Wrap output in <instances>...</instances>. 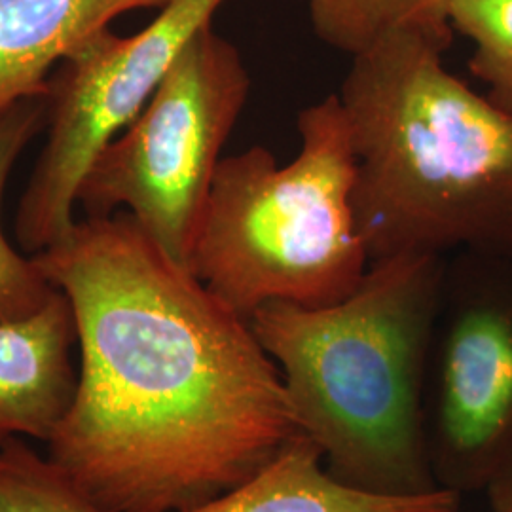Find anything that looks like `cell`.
<instances>
[{"label":"cell","instance_id":"10","mask_svg":"<svg viewBox=\"0 0 512 512\" xmlns=\"http://www.w3.org/2000/svg\"><path fill=\"white\" fill-rule=\"evenodd\" d=\"M459 499L448 490L391 497L351 488L330 473L321 450L300 435L253 475L183 512H412L452 507Z\"/></svg>","mask_w":512,"mask_h":512},{"label":"cell","instance_id":"16","mask_svg":"<svg viewBox=\"0 0 512 512\" xmlns=\"http://www.w3.org/2000/svg\"><path fill=\"white\" fill-rule=\"evenodd\" d=\"M412 512H463L459 509V505H452V507H442V509H427V511H412Z\"/></svg>","mask_w":512,"mask_h":512},{"label":"cell","instance_id":"7","mask_svg":"<svg viewBox=\"0 0 512 512\" xmlns=\"http://www.w3.org/2000/svg\"><path fill=\"white\" fill-rule=\"evenodd\" d=\"M423 429L442 490L484 492L512 458V260L461 251L446 266Z\"/></svg>","mask_w":512,"mask_h":512},{"label":"cell","instance_id":"4","mask_svg":"<svg viewBox=\"0 0 512 512\" xmlns=\"http://www.w3.org/2000/svg\"><path fill=\"white\" fill-rule=\"evenodd\" d=\"M298 135L289 164L264 147L220 160L190 256V272L247 321L268 302L334 304L370 266L353 207L357 152L340 97L302 110Z\"/></svg>","mask_w":512,"mask_h":512},{"label":"cell","instance_id":"9","mask_svg":"<svg viewBox=\"0 0 512 512\" xmlns=\"http://www.w3.org/2000/svg\"><path fill=\"white\" fill-rule=\"evenodd\" d=\"M171 0H0V114L50 93V73L110 21Z\"/></svg>","mask_w":512,"mask_h":512},{"label":"cell","instance_id":"13","mask_svg":"<svg viewBox=\"0 0 512 512\" xmlns=\"http://www.w3.org/2000/svg\"><path fill=\"white\" fill-rule=\"evenodd\" d=\"M0 512H103L50 456L25 439L0 450Z\"/></svg>","mask_w":512,"mask_h":512},{"label":"cell","instance_id":"11","mask_svg":"<svg viewBox=\"0 0 512 512\" xmlns=\"http://www.w3.org/2000/svg\"><path fill=\"white\" fill-rule=\"evenodd\" d=\"M48 112V95H42L23 99L0 114V325L33 317L57 293L35 256L16 251L2 230L6 183L21 152L48 126Z\"/></svg>","mask_w":512,"mask_h":512},{"label":"cell","instance_id":"6","mask_svg":"<svg viewBox=\"0 0 512 512\" xmlns=\"http://www.w3.org/2000/svg\"><path fill=\"white\" fill-rule=\"evenodd\" d=\"M226 0H171L143 31L97 33L50 78L48 141L16 215L23 253L38 255L74 222L80 184L99 152L147 107L184 44Z\"/></svg>","mask_w":512,"mask_h":512},{"label":"cell","instance_id":"15","mask_svg":"<svg viewBox=\"0 0 512 512\" xmlns=\"http://www.w3.org/2000/svg\"><path fill=\"white\" fill-rule=\"evenodd\" d=\"M490 512H512V458L484 490Z\"/></svg>","mask_w":512,"mask_h":512},{"label":"cell","instance_id":"8","mask_svg":"<svg viewBox=\"0 0 512 512\" xmlns=\"http://www.w3.org/2000/svg\"><path fill=\"white\" fill-rule=\"evenodd\" d=\"M74 349L73 310L61 291L33 317L0 325V450L54 435L76 389Z\"/></svg>","mask_w":512,"mask_h":512},{"label":"cell","instance_id":"14","mask_svg":"<svg viewBox=\"0 0 512 512\" xmlns=\"http://www.w3.org/2000/svg\"><path fill=\"white\" fill-rule=\"evenodd\" d=\"M448 21L473 44L469 69L486 97L512 116V0H452Z\"/></svg>","mask_w":512,"mask_h":512},{"label":"cell","instance_id":"2","mask_svg":"<svg viewBox=\"0 0 512 512\" xmlns=\"http://www.w3.org/2000/svg\"><path fill=\"white\" fill-rule=\"evenodd\" d=\"M452 38L399 29L351 57L338 97L370 262L450 251L512 260V116L446 69Z\"/></svg>","mask_w":512,"mask_h":512},{"label":"cell","instance_id":"3","mask_svg":"<svg viewBox=\"0 0 512 512\" xmlns=\"http://www.w3.org/2000/svg\"><path fill=\"white\" fill-rule=\"evenodd\" d=\"M446 266L433 253L387 256L334 304L268 302L249 319L302 435L351 488L391 497L442 490L423 397Z\"/></svg>","mask_w":512,"mask_h":512},{"label":"cell","instance_id":"1","mask_svg":"<svg viewBox=\"0 0 512 512\" xmlns=\"http://www.w3.org/2000/svg\"><path fill=\"white\" fill-rule=\"evenodd\" d=\"M35 256L73 310L78 380L48 456L103 512H183L302 435L251 323L126 211Z\"/></svg>","mask_w":512,"mask_h":512},{"label":"cell","instance_id":"5","mask_svg":"<svg viewBox=\"0 0 512 512\" xmlns=\"http://www.w3.org/2000/svg\"><path fill=\"white\" fill-rule=\"evenodd\" d=\"M249 90L238 48L211 23L202 27L147 107L95 158L78 192L88 217L126 211L188 268L222 148Z\"/></svg>","mask_w":512,"mask_h":512},{"label":"cell","instance_id":"12","mask_svg":"<svg viewBox=\"0 0 512 512\" xmlns=\"http://www.w3.org/2000/svg\"><path fill=\"white\" fill-rule=\"evenodd\" d=\"M450 4L452 0H308V12L321 42L355 57L399 29L454 33Z\"/></svg>","mask_w":512,"mask_h":512}]
</instances>
